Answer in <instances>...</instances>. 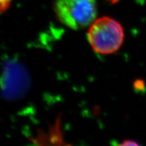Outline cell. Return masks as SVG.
Masks as SVG:
<instances>
[{
  "mask_svg": "<svg viewBox=\"0 0 146 146\" xmlns=\"http://www.w3.org/2000/svg\"><path fill=\"white\" fill-rule=\"evenodd\" d=\"M115 146H141L138 144L136 141H132V140H126L121 143L117 144Z\"/></svg>",
  "mask_w": 146,
  "mask_h": 146,
  "instance_id": "4",
  "label": "cell"
},
{
  "mask_svg": "<svg viewBox=\"0 0 146 146\" xmlns=\"http://www.w3.org/2000/svg\"><path fill=\"white\" fill-rule=\"evenodd\" d=\"M87 39L95 52L100 54H111L119 50L123 44L124 30L116 20L104 16L90 25Z\"/></svg>",
  "mask_w": 146,
  "mask_h": 146,
  "instance_id": "1",
  "label": "cell"
},
{
  "mask_svg": "<svg viewBox=\"0 0 146 146\" xmlns=\"http://www.w3.org/2000/svg\"><path fill=\"white\" fill-rule=\"evenodd\" d=\"M54 11L60 23L70 29L79 30L96 21L97 5L95 0H58Z\"/></svg>",
  "mask_w": 146,
  "mask_h": 146,
  "instance_id": "2",
  "label": "cell"
},
{
  "mask_svg": "<svg viewBox=\"0 0 146 146\" xmlns=\"http://www.w3.org/2000/svg\"><path fill=\"white\" fill-rule=\"evenodd\" d=\"M11 0H0V5H1V12H3L8 10L10 7Z\"/></svg>",
  "mask_w": 146,
  "mask_h": 146,
  "instance_id": "3",
  "label": "cell"
}]
</instances>
